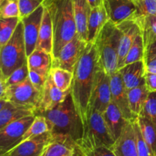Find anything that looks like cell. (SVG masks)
Listing matches in <instances>:
<instances>
[{
  "mask_svg": "<svg viewBox=\"0 0 156 156\" xmlns=\"http://www.w3.org/2000/svg\"><path fill=\"white\" fill-rule=\"evenodd\" d=\"M98 67V56L95 44L88 43V47L73 70L71 86L72 98L84 126L86 125L89 116L91 92Z\"/></svg>",
  "mask_w": 156,
  "mask_h": 156,
  "instance_id": "cell-1",
  "label": "cell"
},
{
  "mask_svg": "<svg viewBox=\"0 0 156 156\" xmlns=\"http://www.w3.org/2000/svg\"><path fill=\"white\" fill-rule=\"evenodd\" d=\"M42 5L48 11L53 25V59L77 34L73 0H44Z\"/></svg>",
  "mask_w": 156,
  "mask_h": 156,
  "instance_id": "cell-2",
  "label": "cell"
},
{
  "mask_svg": "<svg viewBox=\"0 0 156 156\" xmlns=\"http://www.w3.org/2000/svg\"><path fill=\"white\" fill-rule=\"evenodd\" d=\"M37 114L45 117L49 131L53 135L66 136L73 139L76 144L82 140L84 126L76 110L71 92L55 108Z\"/></svg>",
  "mask_w": 156,
  "mask_h": 156,
  "instance_id": "cell-3",
  "label": "cell"
},
{
  "mask_svg": "<svg viewBox=\"0 0 156 156\" xmlns=\"http://www.w3.org/2000/svg\"><path fill=\"white\" fill-rule=\"evenodd\" d=\"M120 39V30L115 23L109 20L94 42L99 66L110 76L117 71Z\"/></svg>",
  "mask_w": 156,
  "mask_h": 156,
  "instance_id": "cell-4",
  "label": "cell"
},
{
  "mask_svg": "<svg viewBox=\"0 0 156 156\" xmlns=\"http://www.w3.org/2000/svg\"><path fill=\"white\" fill-rule=\"evenodd\" d=\"M27 59L23 23L21 21L9 42L0 47V76L7 79Z\"/></svg>",
  "mask_w": 156,
  "mask_h": 156,
  "instance_id": "cell-5",
  "label": "cell"
},
{
  "mask_svg": "<svg viewBox=\"0 0 156 156\" xmlns=\"http://www.w3.org/2000/svg\"><path fill=\"white\" fill-rule=\"evenodd\" d=\"M115 143L104 119L103 114L91 110L88 122L84 126L82 138L77 146L81 150L92 149L100 146L111 148Z\"/></svg>",
  "mask_w": 156,
  "mask_h": 156,
  "instance_id": "cell-6",
  "label": "cell"
},
{
  "mask_svg": "<svg viewBox=\"0 0 156 156\" xmlns=\"http://www.w3.org/2000/svg\"><path fill=\"white\" fill-rule=\"evenodd\" d=\"M42 93L36 89L27 78L26 80L7 88L4 95L0 99H5L12 103L30 107L37 110L39 108Z\"/></svg>",
  "mask_w": 156,
  "mask_h": 156,
  "instance_id": "cell-7",
  "label": "cell"
},
{
  "mask_svg": "<svg viewBox=\"0 0 156 156\" xmlns=\"http://www.w3.org/2000/svg\"><path fill=\"white\" fill-rule=\"evenodd\" d=\"M111 102V78L99 66L95 73L90 101V111L94 110L103 114Z\"/></svg>",
  "mask_w": 156,
  "mask_h": 156,
  "instance_id": "cell-8",
  "label": "cell"
},
{
  "mask_svg": "<svg viewBox=\"0 0 156 156\" xmlns=\"http://www.w3.org/2000/svg\"><path fill=\"white\" fill-rule=\"evenodd\" d=\"M35 116H29L12 122L0 129V155L19 144L23 136L33 123Z\"/></svg>",
  "mask_w": 156,
  "mask_h": 156,
  "instance_id": "cell-9",
  "label": "cell"
},
{
  "mask_svg": "<svg viewBox=\"0 0 156 156\" xmlns=\"http://www.w3.org/2000/svg\"><path fill=\"white\" fill-rule=\"evenodd\" d=\"M88 44L86 41L76 34L71 41L61 49L57 56L53 59L52 67H59L73 72L76 63L84 53Z\"/></svg>",
  "mask_w": 156,
  "mask_h": 156,
  "instance_id": "cell-10",
  "label": "cell"
},
{
  "mask_svg": "<svg viewBox=\"0 0 156 156\" xmlns=\"http://www.w3.org/2000/svg\"><path fill=\"white\" fill-rule=\"evenodd\" d=\"M44 11V7L41 5L34 12L21 20L27 56H30L36 50Z\"/></svg>",
  "mask_w": 156,
  "mask_h": 156,
  "instance_id": "cell-11",
  "label": "cell"
},
{
  "mask_svg": "<svg viewBox=\"0 0 156 156\" xmlns=\"http://www.w3.org/2000/svg\"><path fill=\"white\" fill-rule=\"evenodd\" d=\"M117 24V27L120 31V46H119L118 54V67L117 70L120 68V66L123 63L125 57L127 55L134 39L140 32V26H139L136 17L132 16Z\"/></svg>",
  "mask_w": 156,
  "mask_h": 156,
  "instance_id": "cell-12",
  "label": "cell"
},
{
  "mask_svg": "<svg viewBox=\"0 0 156 156\" xmlns=\"http://www.w3.org/2000/svg\"><path fill=\"white\" fill-rule=\"evenodd\" d=\"M111 78V101L115 104L121 111L126 120L133 121L136 120L130 111L128 99V91L125 87L121 76L118 71L110 76Z\"/></svg>",
  "mask_w": 156,
  "mask_h": 156,
  "instance_id": "cell-13",
  "label": "cell"
},
{
  "mask_svg": "<svg viewBox=\"0 0 156 156\" xmlns=\"http://www.w3.org/2000/svg\"><path fill=\"white\" fill-rule=\"evenodd\" d=\"M52 140V133L47 132L26 140L0 156H41L44 148Z\"/></svg>",
  "mask_w": 156,
  "mask_h": 156,
  "instance_id": "cell-14",
  "label": "cell"
},
{
  "mask_svg": "<svg viewBox=\"0 0 156 156\" xmlns=\"http://www.w3.org/2000/svg\"><path fill=\"white\" fill-rule=\"evenodd\" d=\"M133 121L126 123L120 136L111 148L116 156H139Z\"/></svg>",
  "mask_w": 156,
  "mask_h": 156,
  "instance_id": "cell-15",
  "label": "cell"
},
{
  "mask_svg": "<svg viewBox=\"0 0 156 156\" xmlns=\"http://www.w3.org/2000/svg\"><path fill=\"white\" fill-rule=\"evenodd\" d=\"M70 92H71V88L68 91H62L58 87H56L49 74L43 89L41 102L37 114L55 108L59 104L65 101Z\"/></svg>",
  "mask_w": 156,
  "mask_h": 156,
  "instance_id": "cell-16",
  "label": "cell"
},
{
  "mask_svg": "<svg viewBox=\"0 0 156 156\" xmlns=\"http://www.w3.org/2000/svg\"><path fill=\"white\" fill-rule=\"evenodd\" d=\"M37 110L0 99V129L12 122L29 116H36Z\"/></svg>",
  "mask_w": 156,
  "mask_h": 156,
  "instance_id": "cell-17",
  "label": "cell"
},
{
  "mask_svg": "<svg viewBox=\"0 0 156 156\" xmlns=\"http://www.w3.org/2000/svg\"><path fill=\"white\" fill-rule=\"evenodd\" d=\"M110 21L115 24L133 16L136 7L132 0H102Z\"/></svg>",
  "mask_w": 156,
  "mask_h": 156,
  "instance_id": "cell-18",
  "label": "cell"
},
{
  "mask_svg": "<svg viewBox=\"0 0 156 156\" xmlns=\"http://www.w3.org/2000/svg\"><path fill=\"white\" fill-rule=\"evenodd\" d=\"M77 149L76 143L70 137L52 134V140L44 148L41 156H73Z\"/></svg>",
  "mask_w": 156,
  "mask_h": 156,
  "instance_id": "cell-19",
  "label": "cell"
},
{
  "mask_svg": "<svg viewBox=\"0 0 156 156\" xmlns=\"http://www.w3.org/2000/svg\"><path fill=\"white\" fill-rule=\"evenodd\" d=\"M117 71L121 76L127 91L145 83L146 68L143 60L128 64Z\"/></svg>",
  "mask_w": 156,
  "mask_h": 156,
  "instance_id": "cell-20",
  "label": "cell"
},
{
  "mask_svg": "<svg viewBox=\"0 0 156 156\" xmlns=\"http://www.w3.org/2000/svg\"><path fill=\"white\" fill-rule=\"evenodd\" d=\"M108 21L109 18L103 3L101 5L91 9L87 27L88 43L95 42L99 33Z\"/></svg>",
  "mask_w": 156,
  "mask_h": 156,
  "instance_id": "cell-21",
  "label": "cell"
},
{
  "mask_svg": "<svg viewBox=\"0 0 156 156\" xmlns=\"http://www.w3.org/2000/svg\"><path fill=\"white\" fill-rule=\"evenodd\" d=\"M103 117L113 139L116 141L129 120L124 118L120 109L112 101L104 112Z\"/></svg>",
  "mask_w": 156,
  "mask_h": 156,
  "instance_id": "cell-22",
  "label": "cell"
},
{
  "mask_svg": "<svg viewBox=\"0 0 156 156\" xmlns=\"http://www.w3.org/2000/svg\"><path fill=\"white\" fill-rule=\"evenodd\" d=\"M36 49L53 54V30L51 18L47 9L44 7L42 21L40 27L39 36Z\"/></svg>",
  "mask_w": 156,
  "mask_h": 156,
  "instance_id": "cell-23",
  "label": "cell"
},
{
  "mask_svg": "<svg viewBox=\"0 0 156 156\" xmlns=\"http://www.w3.org/2000/svg\"><path fill=\"white\" fill-rule=\"evenodd\" d=\"M77 35L87 41V27L91 8L88 0H73ZM88 42V41H87Z\"/></svg>",
  "mask_w": 156,
  "mask_h": 156,
  "instance_id": "cell-24",
  "label": "cell"
},
{
  "mask_svg": "<svg viewBox=\"0 0 156 156\" xmlns=\"http://www.w3.org/2000/svg\"><path fill=\"white\" fill-rule=\"evenodd\" d=\"M27 65L29 69L34 70L44 75L50 74L52 68V55L41 50H36L27 56Z\"/></svg>",
  "mask_w": 156,
  "mask_h": 156,
  "instance_id": "cell-25",
  "label": "cell"
},
{
  "mask_svg": "<svg viewBox=\"0 0 156 156\" xmlns=\"http://www.w3.org/2000/svg\"><path fill=\"white\" fill-rule=\"evenodd\" d=\"M149 94V92L146 88L145 83L128 90L129 108L136 119H137V117L141 114Z\"/></svg>",
  "mask_w": 156,
  "mask_h": 156,
  "instance_id": "cell-26",
  "label": "cell"
},
{
  "mask_svg": "<svg viewBox=\"0 0 156 156\" xmlns=\"http://www.w3.org/2000/svg\"><path fill=\"white\" fill-rule=\"evenodd\" d=\"M136 17L143 36L144 49L156 41V15H148Z\"/></svg>",
  "mask_w": 156,
  "mask_h": 156,
  "instance_id": "cell-27",
  "label": "cell"
},
{
  "mask_svg": "<svg viewBox=\"0 0 156 156\" xmlns=\"http://www.w3.org/2000/svg\"><path fill=\"white\" fill-rule=\"evenodd\" d=\"M143 139L156 156V126L146 117L140 115L136 119Z\"/></svg>",
  "mask_w": 156,
  "mask_h": 156,
  "instance_id": "cell-28",
  "label": "cell"
},
{
  "mask_svg": "<svg viewBox=\"0 0 156 156\" xmlns=\"http://www.w3.org/2000/svg\"><path fill=\"white\" fill-rule=\"evenodd\" d=\"M50 76L56 87L62 91H68L71 88L73 80V72L59 67H52Z\"/></svg>",
  "mask_w": 156,
  "mask_h": 156,
  "instance_id": "cell-29",
  "label": "cell"
},
{
  "mask_svg": "<svg viewBox=\"0 0 156 156\" xmlns=\"http://www.w3.org/2000/svg\"><path fill=\"white\" fill-rule=\"evenodd\" d=\"M144 50L143 36H142L141 31H140L134 39L133 43L127 55L125 57L123 63L120 66V68L128 65V64L133 63V62H137V61L143 60V59H144Z\"/></svg>",
  "mask_w": 156,
  "mask_h": 156,
  "instance_id": "cell-30",
  "label": "cell"
},
{
  "mask_svg": "<svg viewBox=\"0 0 156 156\" xmlns=\"http://www.w3.org/2000/svg\"><path fill=\"white\" fill-rule=\"evenodd\" d=\"M21 21L18 17L0 18V47L9 42Z\"/></svg>",
  "mask_w": 156,
  "mask_h": 156,
  "instance_id": "cell-31",
  "label": "cell"
},
{
  "mask_svg": "<svg viewBox=\"0 0 156 156\" xmlns=\"http://www.w3.org/2000/svg\"><path fill=\"white\" fill-rule=\"evenodd\" d=\"M47 132H50L48 124L47 123V120L43 115L37 114V115L35 116V118L32 124L30 125V127L27 129L24 135L23 136L21 142L24 141L26 140H29V139L34 138V137H36Z\"/></svg>",
  "mask_w": 156,
  "mask_h": 156,
  "instance_id": "cell-32",
  "label": "cell"
},
{
  "mask_svg": "<svg viewBox=\"0 0 156 156\" xmlns=\"http://www.w3.org/2000/svg\"><path fill=\"white\" fill-rule=\"evenodd\" d=\"M19 16V0H0V18Z\"/></svg>",
  "mask_w": 156,
  "mask_h": 156,
  "instance_id": "cell-33",
  "label": "cell"
},
{
  "mask_svg": "<svg viewBox=\"0 0 156 156\" xmlns=\"http://www.w3.org/2000/svg\"><path fill=\"white\" fill-rule=\"evenodd\" d=\"M136 7L135 15H156V0H132Z\"/></svg>",
  "mask_w": 156,
  "mask_h": 156,
  "instance_id": "cell-34",
  "label": "cell"
},
{
  "mask_svg": "<svg viewBox=\"0 0 156 156\" xmlns=\"http://www.w3.org/2000/svg\"><path fill=\"white\" fill-rule=\"evenodd\" d=\"M146 72L156 74V41L144 50V59Z\"/></svg>",
  "mask_w": 156,
  "mask_h": 156,
  "instance_id": "cell-35",
  "label": "cell"
},
{
  "mask_svg": "<svg viewBox=\"0 0 156 156\" xmlns=\"http://www.w3.org/2000/svg\"><path fill=\"white\" fill-rule=\"evenodd\" d=\"M29 76V68L27 65V61L24 62L21 67L16 69L9 77L6 79V84L7 86H10L12 85L21 83L28 78Z\"/></svg>",
  "mask_w": 156,
  "mask_h": 156,
  "instance_id": "cell-36",
  "label": "cell"
},
{
  "mask_svg": "<svg viewBox=\"0 0 156 156\" xmlns=\"http://www.w3.org/2000/svg\"><path fill=\"white\" fill-rule=\"evenodd\" d=\"M149 119L156 126V91L149 93L141 114Z\"/></svg>",
  "mask_w": 156,
  "mask_h": 156,
  "instance_id": "cell-37",
  "label": "cell"
},
{
  "mask_svg": "<svg viewBox=\"0 0 156 156\" xmlns=\"http://www.w3.org/2000/svg\"><path fill=\"white\" fill-rule=\"evenodd\" d=\"M133 126L135 129L137 141V149H138V155L139 156H155V154L152 152L149 146L146 143L142 136L141 131H140V126H139L137 120L136 119L133 121Z\"/></svg>",
  "mask_w": 156,
  "mask_h": 156,
  "instance_id": "cell-38",
  "label": "cell"
},
{
  "mask_svg": "<svg viewBox=\"0 0 156 156\" xmlns=\"http://www.w3.org/2000/svg\"><path fill=\"white\" fill-rule=\"evenodd\" d=\"M43 2L44 0H19L20 19L22 20L34 12L42 5Z\"/></svg>",
  "mask_w": 156,
  "mask_h": 156,
  "instance_id": "cell-39",
  "label": "cell"
},
{
  "mask_svg": "<svg viewBox=\"0 0 156 156\" xmlns=\"http://www.w3.org/2000/svg\"><path fill=\"white\" fill-rule=\"evenodd\" d=\"M48 76L49 75L41 74V73H37L36 71L29 69L28 79H30L33 86L41 93H42L44 85H45L46 81H47Z\"/></svg>",
  "mask_w": 156,
  "mask_h": 156,
  "instance_id": "cell-40",
  "label": "cell"
},
{
  "mask_svg": "<svg viewBox=\"0 0 156 156\" xmlns=\"http://www.w3.org/2000/svg\"><path fill=\"white\" fill-rule=\"evenodd\" d=\"M81 151L86 156H116L111 148L105 146H97V147L92 148V149Z\"/></svg>",
  "mask_w": 156,
  "mask_h": 156,
  "instance_id": "cell-41",
  "label": "cell"
},
{
  "mask_svg": "<svg viewBox=\"0 0 156 156\" xmlns=\"http://www.w3.org/2000/svg\"><path fill=\"white\" fill-rule=\"evenodd\" d=\"M145 85L149 93L156 91V74L146 72L145 75Z\"/></svg>",
  "mask_w": 156,
  "mask_h": 156,
  "instance_id": "cell-42",
  "label": "cell"
},
{
  "mask_svg": "<svg viewBox=\"0 0 156 156\" xmlns=\"http://www.w3.org/2000/svg\"><path fill=\"white\" fill-rule=\"evenodd\" d=\"M88 3H89V5H90V6H91V9H92V8L97 7V6L101 5L103 3L102 0H88Z\"/></svg>",
  "mask_w": 156,
  "mask_h": 156,
  "instance_id": "cell-43",
  "label": "cell"
},
{
  "mask_svg": "<svg viewBox=\"0 0 156 156\" xmlns=\"http://www.w3.org/2000/svg\"><path fill=\"white\" fill-rule=\"evenodd\" d=\"M81 153H82V151L80 150V149H79V146H78V149H77V150H76V152L75 153V155L73 156H80Z\"/></svg>",
  "mask_w": 156,
  "mask_h": 156,
  "instance_id": "cell-44",
  "label": "cell"
},
{
  "mask_svg": "<svg viewBox=\"0 0 156 156\" xmlns=\"http://www.w3.org/2000/svg\"><path fill=\"white\" fill-rule=\"evenodd\" d=\"M80 156H86L85 155H84L83 153H82H82H81V155Z\"/></svg>",
  "mask_w": 156,
  "mask_h": 156,
  "instance_id": "cell-45",
  "label": "cell"
}]
</instances>
